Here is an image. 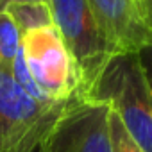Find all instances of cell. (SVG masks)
<instances>
[{
  "label": "cell",
  "instance_id": "obj_10",
  "mask_svg": "<svg viewBox=\"0 0 152 152\" xmlns=\"http://www.w3.org/2000/svg\"><path fill=\"white\" fill-rule=\"evenodd\" d=\"M109 134H111L113 152H145L134 141V138L125 131L120 118L116 116V113L111 107H109Z\"/></svg>",
  "mask_w": 152,
  "mask_h": 152
},
{
  "label": "cell",
  "instance_id": "obj_3",
  "mask_svg": "<svg viewBox=\"0 0 152 152\" xmlns=\"http://www.w3.org/2000/svg\"><path fill=\"white\" fill-rule=\"evenodd\" d=\"M66 102L43 104L29 97L0 68V152H41L45 136Z\"/></svg>",
  "mask_w": 152,
  "mask_h": 152
},
{
  "label": "cell",
  "instance_id": "obj_1",
  "mask_svg": "<svg viewBox=\"0 0 152 152\" xmlns=\"http://www.w3.org/2000/svg\"><path fill=\"white\" fill-rule=\"evenodd\" d=\"M83 99L107 104L134 141L152 152V91L138 52L113 54Z\"/></svg>",
  "mask_w": 152,
  "mask_h": 152
},
{
  "label": "cell",
  "instance_id": "obj_6",
  "mask_svg": "<svg viewBox=\"0 0 152 152\" xmlns=\"http://www.w3.org/2000/svg\"><path fill=\"white\" fill-rule=\"evenodd\" d=\"M88 4L118 52H138L152 43V31L145 25L136 0H88Z\"/></svg>",
  "mask_w": 152,
  "mask_h": 152
},
{
  "label": "cell",
  "instance_id": "obj_8",
  "mask_svg": "<svg viewBox=\"0 0 152 152\" xmlns=\"http://www.w3.org/2000/svg\"><path fill=\"white\" fill-rule=\"evenodd\" d=\"M22 48V32L7 11H0V68L11 72Z\"/></svg>",
  "mask_w": 152,
  "mask_h": 152
},
{
  "label": "cell",
  "instance_id": "obj_2",
  "mask_svg": "<svg viewBox=\"0 0 152 152\" xmlns=\"http://www.w3.org/2000/svg\"><path fill=\"white\" fill-rule=\"evenodd\" d=\"M52 22L64 39L79 72V99H83L107 59L118 50L100 27L88 0H48Z\"/></svg>",
  "mask_w": 152,
  "mask_h": 152
},
{
  "label": "cell",
  "instance_id": "obj_13",
  "mask_svg": "<svg viewBox=\"0 0 152 152\" xmlns=\"http://www.w3.org/2000/svg\"><path fill=\"white\" fill-rule=\"evenodd\" d=\"M29 2H39V4H48V0H0V11H6L13 4H29Z\"/></svg>",
  "mask_w": 152,
  "mask_h": 152
},
{
  "label": "cell",
  "instance_id": "obj_7",
  "mask_svg": "<svg viewBox=\"0 0 152 152\" xmlns=\"http://www.w3.org/2000/svg\"><path fill=\"white\" fill-rule=\"evenodd\" d=\"M6 11L11 15V18L15 20V23H16V27L20 29L22 34H25L32 29L54 25L48 4H39V2L13 4Z\"/></svg>",
  "mask_w": 152,
  "mask_h": 152
},
{
  "label": "cell",
  "instance_id": "obj_5",
  "mask_svg": "<svg viewBox=\"0 0 152 152\" xmlns=\"http://www.w3.org/2000/svg\"><path fill=\"white\" fill-rule=\"evenodd\" d=\"M41 152H113L109 106L75 97L45 136Z\"/></svg>",
  "mask_w": 152,
  "mask_h": 152
},
{
  "label": "cell",
  "instance_id": "obj_14",
  "mask_svg": "<svg viewBox=\"0 0 152 152\" xmlns=\"http://www.w3.org/2000/svg\"><path fill=\"white\" fill-rule=\"evenodd\" d=\"M136 2H138V6H141V4H143V0H136Z\"/></svg>",
  "mask_w": 152,
  "mask_h": 152
},
{
  "label": "cell",
  "instance_id": "obj_12",
  "mask_svg": "<svg viewBox=\"0 0 152 152\" xmlns=\"http://www.w3.org/2000/svg\"><path fill=\"white\" fill-rule=\"evenodd\" d=\"M140 11H141L145 25L152 31V0H143V4L140 6Z\"/></svg>",
  "mask_w": 152,
  "mask_h": 152
},
{
  "label": "cell",
  "instance_id": "obj_11",
  "mask_svg": "<svg viewBox=\"0 0 152 152\" xmlns=\"http://www.w3.org/2000/svg\"><path fill=\"white\" fill-rule=\"evenodd\" d=\"M138 56H140V63H141L143 72H145L148 88H150V91H152V43L141 47V48L138 50Z\"/></svg>",
  "mask_w": 152,
  "mask_h": 152
},
{
  "label": "cell",
  "instance_id": "obj_9",
  "mask_svg": "<svg viewBox=\"0 0 152 152\" xmlns=\"http://www.w3.org/2000/svg\"><path fill=\"white\" fill-rule=\"evenodd\" d=\"M11 75H13V79L16 81V84H18V86H20V88L29 95V97H32L34 100L43 102V104H59V102H52V100H48V99L45 97V93L38 88V84L34 83L31 72L27 70V64H25V61H23L22 48H20V52H18V56H16L15 63H13Z\"/></svg>",
  "mask_w": 152,
  "mask_h": 152
},
{
  "label": "cell",
  "instance_id": "obj_4",
  "mask_svg": "<svg viewBox=\"0 0 152 152\" xmlns=\"http://www.w3.org/2000/svg\"><path fill=\"white\" fill-rule=\"evenodd\" d=\"M22 54L34 83L52 102H68L79 95V72L56 25L22 34Z\"/></svg>",
  "mask_w": 152,
  "mask_h": 152
}]
</instances>
